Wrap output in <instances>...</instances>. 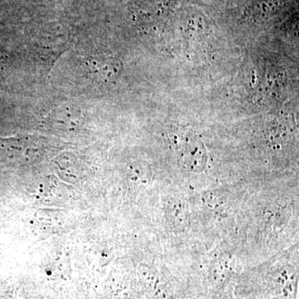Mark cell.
<instances>
[{
    "label": "cell",
    "instance_id": "1",
    "mask_svg": "<svg viewBox=\"0 0 299 299\" xmlns=\"http://www.w3.org/2000/svg\"><path fill=\"white\" fill-rule=\"evenodd\" d=\"M174 142L178 147L186 165L194 171L204 168L206 161L205 148L196 137L190 133H176Z\"/></svg>",
    "mask_w": 299,
    "mask_h": 299
}]
</instances>
